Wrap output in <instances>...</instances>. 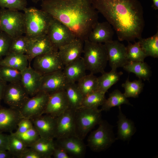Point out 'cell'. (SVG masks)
Returning <instances> with one entry per match:
<instances>
[{
    "label": "cell",
    "mask_w": 158,
    "mask_h": 158,
    "mask_svg": "<svg viewBox=\"0 0 158 158\" xmlns=\"http://www.w3.org/2000/svg\"><path fill=\"white\" fill-rule=\"evenodd\" d=\"M92 3L113 26L119 41L135 42L142 37L145 23L138 0H92Z\"/></svg>",
    "instance_id": "6da1fadb"
},
{
    "label": "cell",
    "mask_w": 158,
    "mask_h": 158,
    "mask_svg": "<svg viewBox=\"0 0 158 158\" xmlns=\"http://www.w3.org/2000/svg\"><path fill=\"white\" fill-rule=\"evenodd\" d=\"M41 9L66 25L76 38L88 40L98 22V11L92 0H43Z\"/></svg>",
    "instance_id": "7a4b0ae2"
},
{
    "label": "cell",
    "mask_w": 158,
    "mask_h": 158,
    "mask_svg": "<svg viewBox=\"0 0 158 158\" xmlns=\"http://www.w3.org/2000/svg\"><path fill=\"white\" fill-rule=\"evenodd\" d=\"M23 11L25 35L30 38L47 35L52 17L35 7H26Z\"/></svg>",
    "instance_id": "3957f363"
},
{
    "label": "cell",
    "mask_w": 158,
    "mask_h": 158,
    "mask_svg": "<svg viewBox=\"0 0 158 158\" xmlns=\"http://www.w3.org/2000/svg\"><path fill=\"white\" fill-rule=\"evenodd\" d=\"M83 53L82 58L87 70L94 74L104 72L108 59L104 44L85 40Z\"/></svg>",
    "instance_id": "277c9868"
},
{
    "label": "cell",
    "mask_w": 158,
    "mask_h": 158,
    "mask_svg": "<svg viewBox=\"0 0 158 158\" xmlns=\"http://www.w3.org/2000/svg\"><path fill=\"white\" fill-rule=\"evenodd\" d=\"M101 109L80 108L75 110V135L83 140L102 119Z\"/></svg>",
    "instance_id": "5b68a950"
},
{
    "label": "cell",
    "mask_w": 158,
    "mask_h": 158,
    "mask_svg": "<svg viewBox=\"0 0 158 158\" xmlns=\"http://www.w3.org/2000/svg\"><path fill=\"white\" fill-rule=\"evenodd\" d=\"M98 128L90 134L87 139V145L92 151L99 152L110 147L116 140L113 127L102 119Z\"/></svg>",
    "instance_id": "8992f818"
},
{
    "label": "cell",
    "mask_w": 158,
    "mask_h": 158,
    "mask_svg": "<svg viewBox=\"0 0 158 158\" xmlns=\"http://www.w3.org/2000/svg\"><path fill=\"white\" fill-rule=\"evenodd\" d=\"M0 31L12 38L25 33L24 13L19 11L6 8L0 9Z\"/></svg>",
    "instance_id": "52a82bcc"
},
{
    "label": "cell",
    "mask_w": 158,
    "mask_h": 158,
    "mask_svg": "<svg viewBox=\"0 0 158 158\" xmlns=\"http://www.w3.org/2000/svg\"><path fill=\"white\" fill-rule=\"evenodd\" d=\"M32 60V68L42 75L63 70L64 66L56 50L38 56Z\"/></svg>",
    "instance_id": "ba28073f"
},
{
    "label": "cell",
    "mask_w": 158,
    "mask_h": 158,
    "mask_svg": "<svg viewBox=\"0 0 158 158\" xmlns=\"http://www.w3.org/2000/svg\"><path fill=\"white\" fill-rule=\"evenodd\" d=\"M30 97L20 81L7 84L3 100L10 108L20 111Z\"/></svg>",
    "instance_id": "9c48e42d"
},
{
    "label": "cell",
    "mask_w": 158,
    "mask_h": 158,
    "mask_svg": "<svg viewBox=\"0 0 158 158\" xmlns=\"http://www.w3.org/2000/svg\"><path fill=\"white\" fill-rule=\"evenodd\" d=\"M47 35L53 44L58 50L61 46L69 43L76 38L66 25L53 18Z\"/></svg>",
    "instance_id": "30bf717a"
},
{
    "label": "cell",
    "mask_w": 158,
    "mask_h": 158,
    "mask_svg": "<svg viewBox=\"0 0 158 158\" xmlns=\"http://www.w3.org/2000/svg\"><path fill=\"white\" fill-rule=\"evenodd\" d=\"M108 61L112 70L123 68L128 61L126 46L118 40H113L104 43Z\"/></svg>",
    "instance_id": "8fae6325"
},
{
    "label": "cell",
    "mask_w": 158,
    "mask_h": 158,
    "mask_svg": "<svg viewBox=\"0 0 158 158\" xmlns=\"http://www.w3.org/2000/svg\"><path fill=\"white\" fill-rule=\"evenodd\" d=\"M49 94L39 91L30 97L20 111L23 118L31 119L44 114Z\"/></svg>",
    "instance_id": "7c38bea8"
},
{
    "label": "cell",
    "mask_w": 158,
    "mask_h": 158,
    "mask_svg": "<svg viewBox=\"0 0 158 158\" xmlns=\"http://www.w3.org/2000/svg\"><path fill=\"white\" fill-rule=\"evenodd\" d=\"M75 110L68 108L63 113L56 117L55 139L75 136Z\"/></svg>",
    "instance_id": "4fadbf2b"
},
{
    "label": "cell",
    "mask_w": 158,
    "mask_h": 158,
    "mask_svg": "<svg viewBox=\"0 0 158 158\" xmlns=\"http://www.w3.org/2000/svg\"><path fill=\"white\" fill-rule=\"evenodd\" d=\"M31 120L40 137L53 139L55 138L56 117L43 114Z\"/></svg>",
    "instance_id": "5bb4252c"
},
{
    "label": "cell",
    "mask_w": 158,
    "mask_h": 158,
    "mask_svg": "<svg viewBox=\"0 0 158 158\" xmlns=\"http://www.w3.org/2000/svg\"><path fill=\"white\" fill-rule=\"evenodd\" d=\"M58 50L51 42L47 35L29 38L26 55L29 62L37 56L52 50Z\"/></svg>",
    "instance_id": "9a60e30c"
},
{
    "label": "cell",
    "mask_w": 158,
    "mask_h": 158,
    "mask_svg": "<svg viewBox=\"0 0 158 158\" xmlns=\"http://www.w3.org/2000/svg\"><path fill=\"white\" fill-rule=\"evenodd\" d=\"M62 70L43 75L39 91L48 94L64 90L67 84Z\"/></svg>",
    "instance_id": "2e32d148"
},
{
    "label": "cell",
    "mask_w": 158,
    "mask_h": 158,
    "mask_svg": "<svg viewBox=\"0 0 158 158\" xmlns=\"http://www.w3.org/2000/svg\"><path fill=\"white\" fill-rule=\"evenodd\" d=\"M55 145L63 149L71 158L84 157L86 146L83 140L76 136L56 139Z\"/></svg>",
    "instance_id": "e0dca14e"
},
{
    "label": "cell",
    "mask_w": 158,
    "mask_h": 158,
    "mask_svg": "<svg viewBox=\"0 0 158 158\" xmlns=\"http://www.w3.org/2000/svg\"><path fill=\"white\" fill-rule=\"evenodd\" d=\"M68 108L64 90H60L49 94L44 114L57 117Z\"/></svg>",
    "instance_id": "ac0fdd59"
},
{
    "label": "cell",
    "mask_w": 158,
    "mask_h": 158,
    "mask_svg": "<svg viewBox=\"0 0 158 158\" xmlns=\"http://www.w3.org/2000/svg\"><path fill=\"white\" fill-rule=\"evenodd\" d=\"M83 47L84 42L76 38L60 47L58 52L64 66L80 58L83 53Z\"/></svg>",
    "instance_id": "d6986e66"
},
{
    "label": "cell",
    "mask_w": 158,
    "mask_h": 158,
    "mask_svg": "<svg viewBox=\"0 0 158 158\" xmlns=\"http://www.w3.org/2000/svg\"><path fill=\"white\" fill-rule=\"evenodd\" d=\"M43 75L30 66L21 71L20 82L30 97L39 92Z\"/></svg>",
    "instance_id": "ffe728a7"
},
{
    "label": "cell",
    "mask_w": 158,
    "mask_h": 158,
    "mask_svg": "<svg viewBox=\"0 0 158 158\" xmlns=\"http://www.w3.org/2000/svg\"><path fill=\"white\" fill-rule=\"evenodd\" d=\"M23 118L20 111L0 107V132L10 133L17 129L18 124Z\"/></svg>",
    "instance_id": "44dd1931"
},
{
    "label": "cell",
    "mask_w": 158,
    "mask_h": 158,
    "mask_svg": "<svg viewBox=\"0 0 158 158\" xmlns=\"http://www.w3.org/2000/svg\"><path fill=\"white\" fill-rule=\"evenodd\" d=\"M114 34L111 25L107 21L98 22L91 32L88 40L93 42L104 43L113 40Z\"/></svg>",
    "instance_id": "7402d4cb"
},
{
    "label": "cell",
    "mask_w": 158,
    "mask_h": 158,
    "mask_svg": "<svg viewBox=\"0 0 158 158\" xmlns=\"http://www.w3.org/2000/svg\"><path fill=\"white\" fill-rule=\"evenodd\" d=\"M118 108L119 113L117 121L118 130L116 140L129 141L136 132V128L134 122L127 118L123 113L121 106Z\"/></svg>",
    "instance_id": "603a6c76"
},
{
    "label": "cell",
    "mask_w": 158,
    "mask_h": 158,
    "mask_svg": "<svg viewBox=\"0 0 158 158\" xmlns=\"http://www.w3.org/2000/svg\"><path fill=\"white\" fill-rule=\"evenodd\" d=\"M87 69L82 57L65 66L62 71L68 83H75L86 75Z\"/></svg>",
    "instance_id": "cb8c5ba5"
},
{
    "label": "cell",
    "mask_w": 158,
    "mask_h": 158,
    "mask_svg": "<svg viewBox=\"0 0 158 158\" xmlns=\"http://www.w3.org/2000/svg\"><path fill=\"white\" fill-rule=\"evenodd\" d=\"M130 73H134L139 79L149 81L152 75L151 68L144 61H128L123 68Z\"/></svg>",
    "instance_id": "d4e9b609"
},
{
    "label": "cell",
    "mask_w": 158,
    "mask_h": 158,
    "mask_svg": "<svg viewBox=\"0 0 158 158\" xmlns=\"http://www.w3.org/2000/svg\"><path fill=\"white\" fill-rule=\"evenodd\" d=\"M26 54L9 53L0 60V66H8L22 71L28 66Z\"/></svg>",
    "instance_id": "484cf974"
},
{
    "label": "cell",
    "mask_w": 158,
    "mask_h": 158,
    "mask_svg": "<svg viewBox=\"0 0 158 158\" xmlns=\"http://www.w3.org/2000/svg\"><path fill=\"white\" fill-rule=\"evenodd\" d=\"M64 90L69 108L76 110L82 104L84 97L79 90L76 83H67Z\"/></svg>",
    "instance_id": "4316f807"
},
{
    "label": "cell",
    "mask_w": 158,
    "mask_h": 158,
    "mask_svg": "<svg viewBox=\"0 0 158 158\" xmlns=\"http://www.w3.org/2000/svg\"><path fill=\"white\" fill-rule=\"evenodd\" d=\"M123 74L122 71L118 72L117 70L112 69L109 72H104L97 77L98 90L105 94L112 85L119 81Z\"/></svg>",
    "instance_id": "83f0119b"
},
{
    "label": "cell",
    "mask_w": 158,
    "mask_h": 158,
    "mask_svg": "<svg viewBox=\"0 0 158 158\" xmlns=\"http://www.w3.org/2000/svg\"><path fill=\"white\" fill-rule=\"evenodd\" d=\"M123 104L133 106L124 93H122L118 90L116 89L109 94V97L106 99L101 106V109L102 111H107L113 107H118Z\"/></svg>",
    "instance_id": "f1b7e54d"
},
{
    "label": "cell",
    "mask_w": 158,
    "mask_h": 158,
    "mask_svg": "<svg viewBox=\"0 0 158 158\" xmlns=\"http://www.w3.org/2000/svg\"><path fill=\"white\" fill-rule=\"evenodd\" d=\"M77 84L84 97L98 90L97 77L92 73L85 75L78 82Z\"/></svg>",
    "instance_id": "f546056e"
},
{
    "label": "cell",
    "mask_w": 158,
    "mask_h": 158,
    "mask_svg": "<svg viewBox=\"0 0 158 158\" xmlns=\"http://www.w3.org/2000/svg\"><path fill=\"white\" fill-rule=\"evenodd\" d=\"M55 146L54 139L40 137L29 147L36 151L43 158H50L52 156Z\"/></svg>",
    "instance_id": "4dcf8cb0"
},
{
    "label": "cell",
    "mask_w": 158,
    "mask_h": 158,
    "mask_svg": "<svg viewBox=\"0 0 158 158\" xmlns=\"http://www.w3.org/2000/svg\"><path fill=\"white\" fill-rule=\"evenodd\" d=\"M140 46L147 57L158 58V32L147 38L141 37L138 39Z\"/></svg>",
    "instance_id": "1f68e13d"
},
{
    "label": "cell",
    "mask_w": 158,
    "mask_h": 158,
    "mask_svg": "<svg viewBox=\"0 0 158 158\" xmlns=\"http://www.w3.org/2000/svg\"><path fill=\"white\" fill-rule=\"evenodd\" d=\"M106 99L105 93L99 90L96 91L84 97L80 108H98L103 104Z\"/></svg>",
    "instance_id": "d6a6232c"
},
{
    "label": "cell",
    "mask_w": 158,
    "mask_h": 158,
    "mask_svg": "<svg viewBox=\"0 0 158 158\" xmlns=\"http://www.w3.org/2000/svg\"><path fill=\"white\" fill-rule=\"evenodd\" d=\"M121 86L124 88L123 93L127 98H137L142 92L144 84L141 79H139L130 81L128 78Z\"/></svg>",
    "instance_id": "836d02e7"
},
{
    "label": "cell",
    "mask_w": 158,
    "mask_h": 158,
    "mask_svg": "<svg viewBox=\"0 0 158 158\" xmlns=\"http://www.w3.org/2000/svg\"><path fill=\"white\" fill-rule=\"evenodd\" d=\"M8 151L14 158L18 157L28 147L13 132L8 135Z\"/></svg>",
    "instance_id": "e575fe53"
},
{
    "label": "cell",
    "mask_w": 158,
    "mask_h": 158,
    "mask_svg": "<svg viewBox=\"0 0 158 158\" xmlns=\"http://www.w3.org/2000/svg\"><path fill=\"white\" fill-rule=\"evenodd\" d=\"M128 42V45L126 48L128 61H144L147 56L138 41L135 42L133 44L130 42Z\"/></svg>",
    "instance_id": "d590c367"
},
{
    "label": "cell",
    "mask_w": 158,
    "mask_h": 158,
    "mask_svg": "<svg viewBox=\"0 0 158 158\" xmlns=\"http://www.w3.org/2000/svg\"><path fill=\"white\" fill-rule=\"evenodd\" d=\"M29 38L25 35H22L13 38L8 54H25Z\"/></svg>",
    "instance_id": "8d00e7d4"
},
{
    "label": "cell",
    "mask_w": 158,
    "mask_h": 158,
    "mask_svg": "<svg viewBox=\"0 0 158 158\" xmlns=\"http://www.w3.org/2000/svg\"><path fill=\"white\" fill-rule=\"evenodd\" d=\"M21 71L8 66H0V79L6 83L20 81Z\"/></svg>",
    "instance_id": "74e56055"
},
{
    "label": "cell",
    "mask_w": 158,
    "mask_h": 158,
    "mask_svg": "<svg viewBox=\"0 0 158 158\" xmlns=\"http://www.w3.org/2000/svg\"><path fill=\"white\" fill-rule=\"evenodd\" d=\"M14 134L27 146L29 147L40 138L39 134L33 126L23 133Z\"/></svg>",
    "instance_id": "f35d334b"
},
{
    "label": "cell",
    "mask_w": 158,
    "mask_h": 158,
    "mask_svg": "<svg viewBox=\"0 0 158 158\" xmlns=\"http://www.w3.org/2000/svg\"><path fill=\"white\" fill-rule=\"evenodd\" d=\"M27 5V0H0L1 8L23 11Z\"/></svg>",
    "instance_id": "ab89813d"
},
{
    "label": "cell",
    "mask_w": 158,
    "mask_h": 158,
    "mask_svg": "<svg viewBox=\"0 0 158 158\" xmlns=\"http://www.w3.org/2000/svg\"><path fill=\"white\" fill-rule=\"evenodd\" d=\"M12 39L5 32L0 31V60L8 54Z\"/></svg>",
    "instance_id": "60d3db41"
},
{
    "label": "cell",
    "mask_w": 158,
    "mask_h": 158,
    "mask_svg": "<svg viewBox=\"0 0 158 158\" xmlns=\"http://www.w3.org/2000/svg\"><path fill=\"white\" fill-rule=\"evenodd\" d=\"M33 126L31 119L23 118L18 123L16 130L14 133H23L30 129Z\"/></svg>",
    "instance_id": "b9f144b4"
},
{
    "label": "cell",
    "mask_w": 158,
    "mask_h": 158,
    "mask_svg": "<svg viewBox=\"0 0 158 158\" xmlns=\"http://www.w3.org/2000/svg\"><path fill=\"white\" fill-rule=\"evenodd\" d=\"M18 158H43V156L35 150L28 147Z\"/></svg>",
    "instance_id": "7bdbcfd3"
},
{
    "label": "cell",
    "mask_w": 158,
    "mask_h": 158,
    "mask_svg": "<svg viewBox=\"0 0 158 158\" xmlns=\"http://www.w3.org/2000/svg\"><path fill=\"white\" fill-rule=\"evenodd\" d=\"M52 156L54 158H72L68 153L62 148L56 145Z\"/></svg>",
    "instance_id": "ee69618b"
},
{
    "label": "cell",
    "mask_w": 158,
    "mask_h": 158,
    "mask_svg": "<svg viewBox=\"0 0 158 158\" xmlns=\"http://www.w3.org/2000/svg\"><path fill=\"white\" fill-rule=\"evenodd\" d=\"M8 135L0 132V150H8Z\"/></svg>",
    "instance_id": "f6af8a7d"
},
{
    "label": "cell",
    "mask_w": 158,
    "mask_h": 158,
    "mask_svg": "<svg viewBox=\"0 0 158 158\" xmlns=\"http://www.w3.org/2000/svg\"><path fill=\"white\" fill-rule=\"evenodd\" d=\"M7 83L0 79V107L1 106V103L3 100L4 91Z\"/></svg>",
    "instance_id": "bcb514c9"
},
{
    "label": "cell",
    "mask_w": 158,
    "mask_h": 158,
    "mask_svg": "<svg viewBox=\"0 0 158 158\" xmlns=\"http://www.w3.org/2000/svg\"><path fill=\"white\" fill-rule=\"evenodd\" d=\"M11 158L14 157L8 150H0V158Z\"/></svg>",
    "instance_id": "7dc6e473"
},
{
    "label": "cell",
    "mask_w": 158,
    "mask_h": 158,
    "mask_svg": "<svg viewBox=\"0 0 158 158\" xmlns=\"http://www.w3.org/2000/svg\"><path fill=\"white\" fill-rule=\"evenodd\" d=\"M153 4L152 6L153 8L157 10L158 9V0H152Z\"/></svg>",
    "instance_id": "c3c4849f"
},
{
    "label": "cell",
    "mask_w": 158,
    "mask_h": 158,
    "mask_svg": "<svg viewBox=\"0 0 158 158\" xmlns=\"http://www.w3.org/2000/svg\"><path fill=\"white\" fill-rule=\"evenodd\" d=\"M31 0L33 2L35 3H37L40 1H42L43 0Z\"/></svg>",
    "instance_id": "681fc988"
}]
</instances>
